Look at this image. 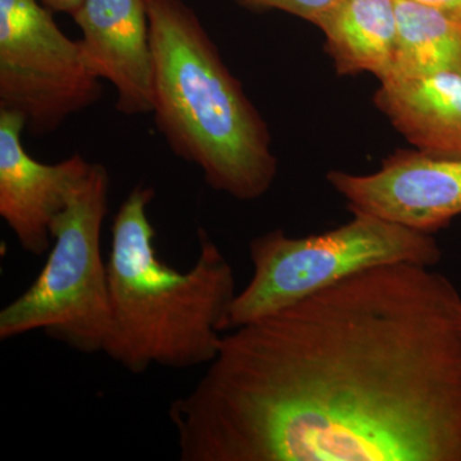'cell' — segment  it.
<instances>
[{"mask_svg": "<svg viewBox=\"0 0 461 461\" xmlns=\"http://www.w3.org/2000/svg\"><path fill=\"white\" fill-rule=\"evenodd\" d=\"M169 406L181 461H461V294L388 264L224 332Z\"/></svg>", "mask_w": 461, "mask_h": 461, "instance_id": "cell-1", "label": "cell"}, {"mask_svg": "<svg viewBox=\"0 0 461 461\" xmlns=\"http://www.w3.org/2000/svg\"><path fill=\"white\" fill-rule=\"evenodd\" d=\"M154 196L153 187L138 185L124 199L112 223L107 260L111 324L103 353L133 375L154 366H208L238 295L232 266L203 227L187 271L159 257L148 212Z\"/></svg>", "mask_w": 461, "mask_h": 461, "instance_id": "cell-2", "label": "cell"}, {"mask_svg": "<svg viewBox=\"0 0 461 461\" xmlns=\"http://www.w3.org/2000/svg\"><path fill=\"white\" fill-rule=\"evenodd\" d=\"M149 21L158 131L212 189L262 198L277 176L271 133L198 14L184 0H149Z\"/></svg>", "mask_w": 461, "mask_h": 461, "instance_id": "cell-3", "label": "cell"}, {"mask_svg": "<svg viewBox=\"0 0 461 461\" xmlns=\"http://www.w3.org/2000/svg\"><path fill=\"white\" fill-rule=\"evenodd\" d=\"M109 190L108 169L91 163L54 221L47 263L30 287L0 312V339L42 330L78 353H103L111 324L107 262L102 256Z\"/></svg>", "mask_w": 461, "mask_h": 461, "instance_id": "cell-4", "label": "cell"}, {"mask_svg": "<svg viewBox=\"0 0 461 461\" xmlns=\"http://www.w3.org/2000/svg\"><path fill=\"white\" fill-rule=\"evenodd\" d=\"M338 229L305 238L273 230L249 245L253 276L230 305L226 332L259 320L357 273L388 264L433 267L442 250L430 233L351 212Z\"/></svg>", "mask_w": 461, "mask_h": 461, "instance_id": "cell-5", "label": "cell"}, {"mask_svg": "<svg viewBox=\"0 0 461 461\" xmlns=\"http://www.w3.org/2000/svg\"><path fill=\"white\" fill-rule=\"evenodd\" d=\"M41 0H0V109L23 118L33 136L56 131L95 104L102 78Z\"/></svg>", "mask_w": 461, "mask_h": 461, "instance_id": "cell-6", "label": "cell"}, {"mask_svg": "<svg viewBox=\"0 0 461 461\" xmlns=\"http://www.w3.org/2000/svg\"><path fill=\"white\" fill-rule=\"evenodd\" d=\"M327 180L351 212L420 232L432 235L461 215V158L399 151L371 175L332 171Z\"/></svg>", "mask_w": 461, "mask_h": 461, "instance_id": "cell-7", "label": "cell"}, {"mask_svg": "<svg viewBox=\"0 0 461 461\" xmlns=\"http://www.w3.org/2000/svg\"><path fill=\"white\" fill-rule=\"evenodd\" d=\"M25 121L0 109V217L25 253L41 257L53 245L51 227L91 163L81 154L56 165L33 159L21 136Z\"/></svg>", "mask_w": 461, "mask_h": 461, "instance_id": "cell-8", "label": "cell"}, {"mask_svg": "<svg viewBox=\"0 0 461 461\" xmlns=\"http://www.w3.org/2000/svg\"><path fill=\"white\" fill-rule=\"evenodd\" d=\"M91 67L115 90V109L147 114L154 107V54L149 0H84L74 14Z\"/></svg>", "mask_w": 461, "mask_h": 461, "instance_id": "cell-9", "label": "cell"}, {"mask_svg": "<svg viewBox=\"0 0 461 461\" xmlns=\"http://www.w3.org/2000/svg\"><path fill=\"white\" fill-rule=\"evenodd\" d=\"M375 102L421 153L461 158V74L384 80Z\"/></svg>", "mask_w": 461, "mask_h": 461, "instance_id": "cell-10", "label": "cell"}, {"mask_svg": "<svg viewBox=\"0 0 461 461\" xmlns=\"http://www.w3.org/2000/svg\"><path fill=\"white\" fill-rule=\"evenodd\" d=\"M314 25L326 36L339 74L388 77L396 50L395 0H336Z\"/></svg>", "mask_w": 461, "mask_h": 461, "instance_id": "cell-11", "label": "cell"}, {"mask_svg": "<svg viewBox=\"0 0 461 461\" xmlns=\"http://www.w3.org/2000/svg\"><path fill=\"white\" fill-rule=\"evenodd\" d=\"M395 2L396 50L384 80L461 74V23L415 0Z\"/></svg>", "mask_w": 461, "mask_h": 461, "instance_id": "cell-12", "label": "cell"}, {"mask_svg": "<svg viewBox=\"0 0 461 461\" xmlns=\"http://www.w3.org/2000/svg\"><path fill=\"white\" fill-rule=\"evenodd\" d=\"M235 2L249 8L278 9L315 23L336 0H235Z\"/></svg>", "mask_w": 461, "mask_h": 461, "instance_id": "cell-13", "label": "cell"}, {"mask_svg": "<svg viewBox=\"0 0 461 461\" xmlns=\"http://www.w3.org/2000/svg\"><path fill=\"white\" fill-rule=\"evenodd\" d=\"M415 2L429 5L461 23V0H415Z\"/></svg>", "mask_w": 461, "mask_h": 461, "instance_id": "cell-14", "label": "cell"}, {"mask_svg": "<svg viewBox=\"0 0 461 461\" xmlns=\"http://www.w3.org/2000/svg\"><path fill=\"white\" fill-rule=\"evenodd\" d=\"M41 2L50 11L74 16L76 11L83 5L84 0H41Z\"/></svg>", "mask_w": 461, "mask_h": 461, "instance_id": "cell-15", "label": "cell"}]
</instances>
